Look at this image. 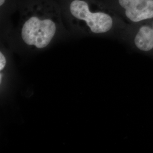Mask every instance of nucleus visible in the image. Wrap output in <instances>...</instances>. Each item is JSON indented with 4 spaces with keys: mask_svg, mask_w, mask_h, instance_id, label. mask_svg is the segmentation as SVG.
I'll return each instance as SVG.
<instances>
[{
    "mask_svg": "<svg viewBox=\"0 0 153 153\" xmlns=\"http://www.w3.org/2000/svg\"><path fill=\"white\" fill-rule=\"evenodd\" d=\"M129 25H137L153 18V0H103Z\"/></svg>",
    "mask_w": 153,
    "mask_h": 153,
    "instance_id": "7ed1b4c3",
    "label": "nucleus"
},
{
    "mask_svg": "<svg viewBox=\"0 0 153 153\" xmlns=\"http://www.w3.org/2000/svg\"><path fill=\"white\" fill-rule=\"evenodd\" d=\"M16 11L23 43L36 49L48 47L62 23L60 7L56 0H18Z\"/></svg>",
    "mask_w": 153,
    "mask_h": 153,
    "instance_id": "f257e3e1",
    "label": "nucleus"
},
{
    "mask_svg": "<svg viewBox=\"0 0 153 153\" xmlns=\"http://www.w3.org/2000/svg\"><path fill=\"white\" fill-rule=\"evenodd\" d=\"M125 31L135 49L153 57V18L137 25H128Z\"/></svg>",
    "mask_w": 153,
    "mask_h": 153,
    "instance_id": "20e7f679",
    "label": "nucleus"
},
{
    "mask_svg": "<svg viewBox=\"0 0 153 153\" xmlns=\"http://www.w3.org/2000/svg\"><path fill=\"white\" fill-rule=\"evenodd\" d=\"M63 19L82 33L103 35L128 25L103 0H56Z\"/></svg>",
    "mask_w": 153,
    "mask_h": 153,
    "instance_id": "f03ea898",
    "label": "nucleus"
},
{
    "mask_svg": "<svg viewBox=\"0 0 153 153\" xmlns=\"http://www.w3.org/2000/svg\"><path fill=\"white\" fill-rule=\"evenodd\" d=\"M6 64V59L4 53L1 52H0V71H2L5 67Z\"/></svg>",
    "mask_w": 153,
    "mask_h": 153,
    "instance_id": "39448f33",
    "label": "nucleus"
}]
</instances>
